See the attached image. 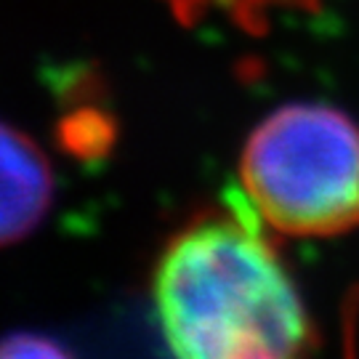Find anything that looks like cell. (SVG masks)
I'll return each mask as SVG.
<instances>
[{
    "instance_id": "obj_1",
    "label": "cell",
    "mask_w": 359,
    "mask_h": 359,
    "mask_svg": "<svg viewBox=\"0 0 359 359\" xmlns=\"http://www.w3.org/2000/svg\"><path fill=\"white\" fill-rule=\"evenodd\" d=\"M266 224L240 192L226 210L194 218L154 264L157 325L189 359H287L317 344Z\"/></svg>"
},
{
    "instance_id": "obj_2",
    "label": "cell",
    "mask_w": 359,
    "mask_h": 359,
    "mask_svg": "<svg viewBox=\"0 0 359 359\" xmlns=\"http://www.w3.org/2000/svg\"><path fill=\"white\" fill-rule=\"evenodd\" d=\"M248 205L285 237L359 226V123L330 104H287L258 123L240 154Z\"/></svg>"
},
{
    "instance_id": "obj_3",
    "label": "cell",
    "mask_w": 359,
    "mask_h": 359,
    "mask_svg": "<svg viewBox=\"0 0 359 359\" xmlns=\"http://www.w3.org/2000/svg\"><path fill=\"white\" fill-rule=\"evenodd\" d=\"M51 200L48 157L25 130L0 123V248L22 243L38 229Z\"/></svg>"
},
{
    "instance_id": "obj_4",
    "label": "cell",
    "mask_w": 359,
    "mask_h": 359,
    "mask_svg": "<svg viewBox=\"0 0 359 359\" xmlns=\"http://www.w3.org/2000/svg\"><path fill=\"white\" fill-rule=\"evenodd\" d=\"M325 0H165L170 16L184 27L224 19L245 35H266L283 13H314Z\"/></svg>"
}]
</instances>
